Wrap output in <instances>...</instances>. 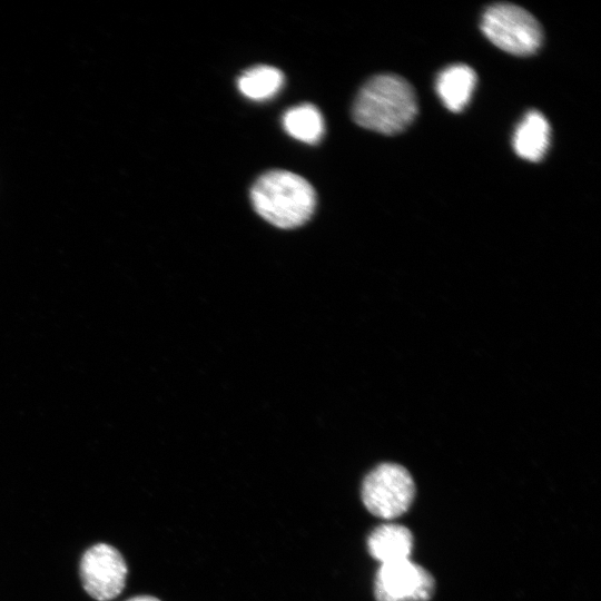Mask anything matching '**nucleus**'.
<instances>
[{
  "mask_svg": "<svg viewBox=\"0 0 601 601\" xmlns=\"http://www.w3.org/2000/svg\"><path fill=\"white\" fill-rule=\"evenodd\" d=\"M434 589L432 574L410 559L381 564L374 581L376 601H430Z\"/></svg>",
  "mask_w": 601,
  "mask_h": 601,
  "instance_id": "obj_6",
  "label": "nucleus"
},
{
  "mask_svg": "<svg viewBox=\"0 0 601 601\" xmlns=\"http://www.w3.org/2000/svg\"><path fill=\"white\" fill-rule=\"evenodd\" d=\"M481 30L496 47L515 56L536 52L543 40L539 21L525 9L508 2L484 10Z\"/></svg>",
  "mask_w": 601,
  "mask_h": 601,
  "instance_id": "obj_3",
  "label": "nucleus"
},
{
  "mask_svg": "<svg viewBox=\"0 0 601 601\" xmlns=\"http://www.w3.org/2000/svg\"><path fill=\"white\" fill-rule=\"evenodd\" d=\"M412 532L401 524H383L374 529L367 539L370 554L383 563L406 560L413 550Z\"/></svg>",
  "mask_w": 601,
  "mask_h": 601,
  "instance_id": "obj_8",
  "label": "nucleus"
},
{
  "mask_svg": "<svg viewBox=\"0 0 601 601\" xmlns=\"http://www.w3.org/2000/svg\"><path fill=\"white\" fill-rule=\"evenodd\" d=\"M79 575L85 591L91 598L97 601H110L122 592L128 566L115 546L100 542L82 553Z\"/></svg>",
  "mask_w": 601,
  "mask_h": 601,
  "instance_id": "obj_5",
  "label": "nucleus"
},
{
  "mask_svg": "<svg viewBox=\"0 0 601 601\" xmlns=\"http://www.w3.org/2000/svg\"><path fill=\"white\" fill-rule=\"evenodd\" d=\"M285 131L293 138L316 144L324 135V120L319 110L309 104H303L288 109L282 118Z\"/></svg>",
  "mask_w": 601,
  "mask_h": 601,
  "instance_id": "obj_10",
  "label": "nucleus"
},
{
  "mask_svg": "<svg viewBox=\"0 0 601 601\" xmlns=\"http://www.w3.org/2000/svg\"><path fill=\"white\" fill-rule=\"evenodd\" d=\"M256 213L279 228H295L314 213L316 194L303 177L283 169L263 174L250 189Z\"/></svg>",
  "mask_w": 601,
  "mask_h": 601,
  "instance_id": "obj_2",
  "label": "nucleus"
},
{
  "mask_svg": "<svg viewBox=\"0 0 601 601\" xmlns=\"http://www.w3.org/2000/svg\"><path fill=\"white\" fill-rule=\"evenodd\" d=\"M415 91L404 78L382 73L370 78L358 90L353 104L355 122L383 135L405 130L417 115Z\"/></svg>",
  "mask_w": 601,
  "mask_h": 601,
  "instance_id": "obj_1",
  "label": "nucleus"
},
{
  "mask_svg": "<svg viewBox=\"0 0 601 601\" xmlns=\"http://www.w3.org/2000/svg\"><path fill=\"white\" fill-rule=\"evenodd\" d=\"M550 125L536 110L529 111L515 128L513 148L518 156L530 161H540L550 145Z\"/></svg>",
  "mask_w": 601,
  "mask_h": 601,
  "instance_id": "obj_9",
  "label": "nucleus"
},
{
  "mask_svg": "<svg viewBox=\"0 0 601 601\" xmlns=\"http://www.w3.org/2000/svg\"><path fill=\"white\" fill-rule=\"evenodd\" d=\"M284 76L275 67L259 65L245 70L237 79L238 90L253 100L274 97L283 87Z\"/></svg>",
  "mask_w": 601,
  "mask_h": 601,
  "instance_id": "obj_11",
  "label": "nucleus"
},
{
  "mask_svg": "<svg viewBox=\"0 0 601 601\" xmlns=\"http://www.w3.org/2000/svg\"><path fill=\"white\" fill-rule=\"evenodd\" d=\"M415 483L410 472L396 463H382L363 480L362 500L373 515L395 519L413 503Z\"/></svg>",
  "mask_w": 601,
  "mask_h": 601,
  "instance_id": "obj_4",
  "label": "nucleus"
},
{
  "mask_svg": "<svg viewBox=\"0 0 601 601\" xmlns=\"http://www.w3.org/2000/svg\"><path fill=\"white\" fill-rule=\"evenodd\" d=\"M476 81V73L471 67L451 65L437 75L435 90L449 110L460 112L470 102Z\"/></svg>",
  "mask_w": 601,
  "mask_h": 601,
  "instance_id": "obj_7",
  "label": "nucleus"
},
{
  "mask_svg": "<svg viewBox=\"0 0 601 601\" xmlns=\"http://www.w3.org/2000/svg\"><path fill=\"white\" fill-rule=\"evenodd\" d=\"M126 601H160L159 599H157L156 597H151V595H137V597H134V598H130Z\"/></svg>",
  "mask_w": 601,
  "mask_h": 601,
  "instance_id": "obj_12",
  "label": "nucleus"
}]
</instances>
